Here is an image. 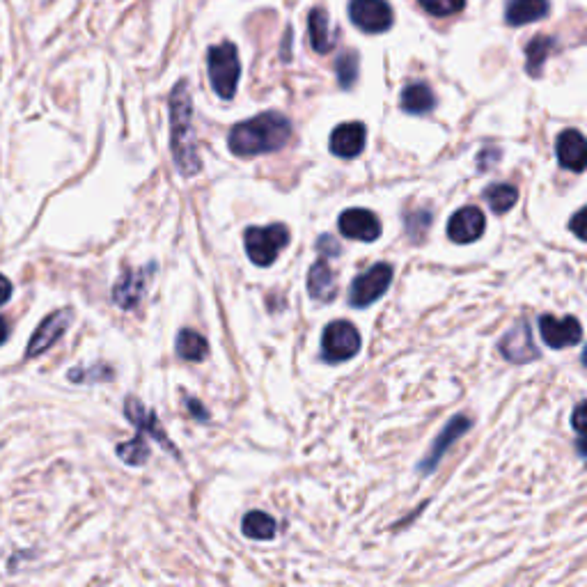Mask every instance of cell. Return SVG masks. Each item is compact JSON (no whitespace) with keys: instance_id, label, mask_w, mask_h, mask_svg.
<instances>
[{"instance_id":"cell-1","label":"cell","mask_w":587,"mask_h":587,"mask_svg":"<svg viewBox=\"0 0 587 587\" xmlns=\"http://www.w3.org/2000/svg\"><path fill=\"white\" fill-rule=\"evenodd\" d=\"M289 138H292V122L276 111H266L239 122L230 131L228 145L230 152L237 156H262L283 150Z\"/></svg>"},{"instance_id":"cell-35","label":"cell","mask_w":587,"mask_h":587,"mask_svg":"<svg viewBox=\"0 0 587 587\" xmlns=\"http://www.w3.org/2000/svg\"><path fill=\"white\" fill-rule=\"evenodd\" d=\"M10 296H12V283L5 276H0V308L10 301Z\"/></svg>"},{"instance_id":"cell-23","label":"cell","mask_w":587,"mask_h":587,"mask_svg":"<svg viewBox=\"0 0 587 587\" xmlns=\"http://www.w3.org/2000/svg\"><path fill=\"white\" fill-rule=\"evenodd\" d=\"M484 200L489 202L493 214H507V211L514 209L516 200H519V189L512 184H491L487 191H484Z\"/></svg>"},{"instance_id":"cell-34","label":"cell","mask_w":587,"mask_h":587,"mask_svg":"<svg viewBox=\"0 0 587 587\" xmlns=\"http://www.w3.org/2000/svg\"><path fill=\"white\" fill-rule=\"evenodd\" d=\"M574 429H576V434H578V438H581V434H583V427H585V402H581L576 406L574 409Z\"/></svg>"},{"instance_id":"cell-32","label":"cell","mask_w":587,"mask_h":587,"mask_svg":"<svg viewBox=\"0 0 587 587\" xmlns=\"http://www.w3.org/2000/svg\"><path fill=\"white\" fill-rule=\"evenodd\" d=\"M184 402H186V409H189L195 418H198L200 422H209V411L205 409V406H202V404L198 402V399L186 397Z\"/></svg>"},{"instance_id":"cell-2","label":"cell","mask_w":587,"mask_h":587,"mask_svg":"<svg viewBox=\"0 0 587 587\" xmlns=\"http://www.w3.org/2000/svg\"><path fill=\"white\" fill-rule=\"evenodd\" d=\"M170 152L182 177H195L202 170L193 131V99L186 81H179L170 95Z\"/></svg>"},{"instance_id":"cell-33","label":"cell","mask_w":587,"mask_h":587,"mask_svg":"<svg viewBox=\"0 0 587 587\" xmlns=\"http://www.w3.org/2000/svg\"><path fill=\"white\" fill-rule=\"evenodd\" d=\"M583 216H585V211H583V209H578V211H576V216L571 218V225H569L571 232H574L576 237L581 239V241H585V228H583L585 221H583Z\"/></svg>"},{"instance_id":"cell-27","label":"cell","mask_w":587,"mask_h":587,"mask_svg":"<svg viewBox=\"0 0 587 587\" xmlns=\"http://www.w3.org/2000/svg\"><path fill=\"white\" fill-rule=\"evenodd\" d=\"M335 74H338V81L342 88L349 90L358 78V53L356 51L342 53L338 62H335Z\"/></svg>"},{"instance_id":"cell-31","label":"cell","mask_w":587,"mask_h":587,"mask_svg":"<svg viewBox=\"0 0 587 587\" xmlns=\"http://www.w3.org/2000/svg\"><path fill=\"white\" fill-rule=\"evenodd\" d=\"M500 159V150H493V147H487V150H482L480 159H477V166H480L482 172H487L491 168V163H496Z\"/></svg>"},{"instance_id":"cell-7","label":"cell","mask_w":587,"mask_h":587,"mask_svg":"<svg viewBox=\"0 0 587 587\" xmlns=\"http://www.w3.org/2000/svg\"><path fill=\"white\" fill-rule=\"evenodd\" d=\"M349 17L363 33H386L393 26V10L386 0H351Z\"/></svg>"},{"instance_id":"cell-18","label":"cell","mask_w":587,"mask_h":587,"mask_svg":"<svg viewBox=\"0 0 587 587\" xmlns=\"http://www.w3.org/2000/svg\"><path fill=\"white\" fill-rule=\"evenodd\" d=\"M335 287H338L335 285V273L331 266H328L326 257H322V260H317L308 271V294L315 301L326 303L335 296Z\"/></svg>"},{"instance_id":"cell-16","label":"cell","mask_w":587,"mask_h":587,"mask_svg":"<svg viewBox=\"0 0 587 587\" xmlns=\"http://www.w3.org/2000/svg\"><path fill=\"white\" fill-rule=\"evenodd\" d=\"M367 143V129L363 122H347L338 124L331 133V152L338 159H356L363 154Z\"/></svg>"},{"instance_id":"cell-36","label":"cell","mask_w":587,"mask_h":587,"mask_svg":"<svg viewBox=\"0 0 587 587\" xmlns=\"http://www.w3.org/2000/svg\"><path fill=\"white\" fill-rule=\"evenodd\" d=\"M7 335H10V328H7V322L3 317H0V344L7 340Z\"/></svg>"},{"instance_id":"cell-22","label":"cell","mask_w":587,"mask_h":587,"mask_svg":"<svg viewBox=\"0 0 587 587\" xmlns=\"http://www.w3.org/2000/svg\"><path fill=\"white\" fill-rule=\"evenodd\" d=\"M308 30H310V44L317 53H328L333 49L331 42V23H328V14L322 7L310 12L308 17Z\"/></svg>"},{"instance_id":"cell-13","label":"cell","mask_w":587,"mask_h":587,"mask_svg":"<svg viewBox=\"0 0 587 587\" xmlns=\"http://www.w3.org/2000/svg\"><path fill=\"white\" fill-rule=\"evenodd\" d=\"M473 429V420L468 416H455L452 418L448 425H445V429L441 434H438V438L432 445V450L427 452V457L420 461L418 464V471L422 475H429L434 471V468L441 464V459L445 457V452H448L452 445H455L461 436L468 434Z\"/></svg>"},{"instance_id":"cell-10","label":"cell","mask_w":587,"mask_h":587,"mask_svg":"<svg viewBox=\"0 0 587 587\" xmlns=\"http://www.w3.org/2000/svg\"><path fill=\"white\" fill-rule=\"evenodd\" d=\"M74 322V312L72 310H58L53 312L44 319L42 324L37 326V331L33 335V340L28 342L26 349V358H37L49 351L53 344H56L62 335L67 333V328Z\"/></svg>"},{"instance_id":"cell-11","label":"cell","mask_w":587,"mask_h":587,"mask_svg":"<svg viewBox=\"0 0 587 587\" xmlns=\"http://www.w3.org/2000/svg\"><path fill=\"white\" fill-rule=\"evenodd\" d=\"M500 354L505 360L514 365H528L532 360L539 358V349L535 340H532V331L526 322H519L512 326L498 342Z\"/></svg>"},{"instance_id":"cell-17","label":"cell","mask_w":587,"mask_h":587,"mask_svg":"<svg viewBox=\"0 0 587 587\" xmlns=\"http://www.w3.org/2000/svg\"><path fill=\"white\" fill-rule=\"evenodd\" d=\"M555 154L565 170L583 172L587 166V140L581 131L567 129L555 140Z\"/></svg>"},{"instance_id":"cell-4","label":"cell","mask_w":587,"mask_h":587,"mask_svg":"<svg viewBox=\"0 0 587 587\" xmlns=\"http://www.w3.org/2000/svg\"><path fill=\"white\" fill-rule=\"evenodd\" d=\"M244 246L250 262L257 266H271L289 246V228L283 223L248 228L244 234Z\"/></svg>"},{"instance_id":"cell-6","label":"cell","mask_w":587,"mask_h":587,"mask_svg":"<svg viewBox=\"0 0 587 587\" xmlns=\"http://www.w3.org/2000/svg\"><path fill=\"white\" fill-rule=\"evenodd\" d=\"M360 333L356 331L354 324L344 322H333L324 328V335H322V358L326 363H344V360L354 358L358 351H360Z\"/></svg>"},{"instance_id":"cell-5","label":"cell","mask_w":587,"mask_h":587,"mask_svg":"<svg viewBox=\"0 0 587 587\" xmlns=\"http://www.w3.org/2000/svg\"><path fill=\"white\" fill-rule=\"evenodd\" d=\"M393 285V266L386 262L374 264L372 269L354 278L349 287V303L354 308H367V305L377 303L383 294Z\"/></svg>"},{"instance_id":"cell-12","label":"cell","mask_w":587,"mask_h":587,"mask_svg":"<svg viewBox=\"0 0 587 587\" xmlns=\"http://www.w3.org/2000/svg\"><path fill=\"white\" fill-rule=\"evenodd\" d=\"M338 228L342 232V237L354 239V241H367V244L377 241L383 232L379 216L370 209H360V207L342 211Z\"/></svg>"},{"instance_id":"cell-28","label":"cell","mask_w":587,"mask_h":587,"mask_svg":"<svg viewBox=\"0 0 587 587\" xmlns=\"http://www.w3.org/2000/svg\"><path fill=\"white\" fill-rule=\"evenodd\" d=\"M115 377L108 365H92V367H74L69 372V381L74 383H92V381H111Z\"/></svg>"},{"instance_id":"cell-25","label":"cell","mask_w":587,"mask_h":587,"mask_svg":"<svg viewBox=\"0 0 587 587\" xmlns=\"http://www.w3.org/2000/svg\"><path fill=\"white\" fill-rule=\"evenodd\" d=\"M553 39L546 37V35H539L532 39V42L526 46V56H528V62H526V69L530 76H539L542 74V67L546 58H549V53L553 49Z\"/></svg>"},{"instance_id":"cell-9","label":"cell","mask_w":587,"mask_h":587,"mask_svg":"<svg viewBox=\"0 0 587 587\" xmlns=\"http://www.w3.org/2000/svg\"><path fill=\"white\" fill-rule=\"evenodd\" d=\"M154 271H156V264L143 266V269L124 271L122 278L117 280L113 287V303L120 305L122 310L138 308L140 301L145 299L147 283H150V276Z\"/></svg>"},{"instance_id":"cell-21","label":"cell","mask_w":587,"mask_h":587,"mask_svg":"<svg viewBox=\"0 0 587 587\" xmlns=\"http://www.w3.org/2000/svg\"><path fill=\"white\" fill-rule=\"evenodd\" d=\"M241 530H244V535L248 539H257V542H269V539L276 537L278 532V523L273 516H269L266 512H248L244 516V521H241Z\"/></svg>"},{"instance_id":"cell-15","label":"cell","mask_w":587,"mask_h":587,"mask_svg":"<svg viewBox=\"0 0 587 587\" xmlns=\"http://www.w3.org/2000/svg\"><path fill=\"white\" fill-rule=\"evenodd\" d=\"M487 230V218H484L482 209L464 207L457 214H452L448 223V237L455 244H473Z\"/></svg>"},{"instance_id":"cell-24","label":"cell","mask_w":587,"mask_h":587,"mask_svg":"<svg viewBox=\"0 0 587 587\" xmlns=\"http://www.w3.org/2000/svg\"><path fill=\"white\" fill-rule=\"evenodd\" d=\"M175 347H177V356L189 360V363H198V360L207 356V349H209L207 340L202 338L200 333L189 331V328L177 335Z\"/></svg>"},{"instance_id":"cell-8","label":"cell","mask_w":587,"mask_h":587,"mask_svg":"<svg viewBox=\"0 0 587 587\" xmlns=\"http://www.w3.org/2000/svg\"><path fill=\"white\" fill-rule=\"evenodd\" d=\"M539 335L551 349H567L583 342V326L576 317H539Z\"/></svg>"},{"instance_id":"cell-29","label":"cell","mask_w":587,"mask_h":587,"mask_svg":"<svg viewBox=\"0 0 587 587\" xmlns=\"http://www.w3.org/2000/svg\"><path fill=\"white\" fill-rule=\"evenodd\" d=\"M422 10H427L432 17H452L464 10L466 0H418Z\"/></svg>"},{"instance_id":"cell-19","label":"cell","mask_w":587,"mask_h":587,"mask_svg":"<svg viewBox=\"0 0 587 587\" xmlns=\"http://www.w3.org/2000/svg\"><path fill=\"white\" fill-rule=\"evenodd\" d=\"M546 14H549V0H510L505 21L510 26H526V23L544 19Z\"/></svg>"},{"instance_id":"cell-20","label":"cell","mask_w":587,"mask_h":587,"mask_svg":"<svg viewBox=\"0 0 587 587\" xmlns=\"http://www.w3.org/2000/svg\"><path fill=\"white\" fill-rule=\"evenodd\" d=\"M436 97L427 83H411L402 92V108L409 115H425L434 111Z\"/></svg>"},{"instance_id":"cell-14","label":"cell","mask_w":587,"mask_h":587,"mask_svg":"<svg viewBox=\"0 0 587 587\" xmlns=\"http://www.w3.org/2000/svg\"><path fill=\"white\" fill-rule=\"evenodd\" d=\"M124 416L129 418V422H133V425H136L138 432H143V434H147L150 438H154V441L159 443L161 448L170 450L172 455L177 457V448H175V445H172L168 434L161 429L159 418H156V413L150 411V409H145L140 399H136V397H127V399H124Z\"/></svg>"},{"instance_id":"cell-30","label":"cell","mask_w":587,"mask_h":587,"mask_svg":"<svg viewBox=\"0 0 587 587\" xmlns=\"http://www.w3.org/2000/svg\"><path fill=\"white\" fill-rule=\"evenodd\" d=\"M317 250L322 253V257H331V255H340L342 248L338 241H335L333 237H328V234H322L317 241Z\"/></svg>"},{"instance_id":"cell-26","label":"cell","mask_w":587,"mask_h":587,"mask_svg":"<svg viewBox=\"0 0 587 587\" xmlns=\"http://www.w3.org/2000/svg\"><path fill=\"white\" fill-rule=\"evenodd\" d=\"M117 457H120L124 464L129 466H143L150 459V448H147L143 436H133L131 441L117 445Z\"/></svg>"},{"instance_id":"cell-3","label":"cell","mask_w":587,"mask_h":587,"mask_svg":"<svg viewBox=\"0 0 587 587\" xmlns=\"http://www.w3.org/2000/svg\"><path fill=\"white\" fill-rule=\"evenodd\" d=\"M209 81L211 88L221 99H232L237 92L239 76H241V62L237 46L225 42L209 49Z\"/></svg>"}]
</instances>
